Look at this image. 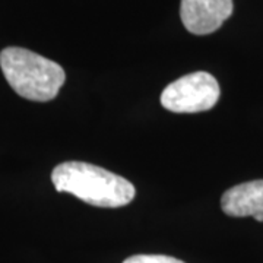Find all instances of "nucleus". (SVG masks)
<instances>
[{
  "label": "nucleus",
  "mask_w": 263,
  "mask_h": 263,
  "mask_svg": "<svg viewBox=\"0 0 263 263\" xmlns=\"http://www.w3.org/2000/svg\"><path fill=\"white\" fill-rule=\"evenodd\" d=\"M233 10V0H181L180 16L189 32L206 35L221 28Z\"/></svg>",
  "instance_id": "nucleus-4"
},
{
  "label": "nucleus",
  "mask_w": 263,
  "mask_h": 263,
  "mask_svg": "<svg viewBox=\"0 0 263 263\" xmlns=\"http://www.w3.org/2000/svg\"><path fill=\"white\" fill-rule=\"evenodd\" d=\"M221 208L228 216H253L263 222V180H253L228 189L221 197Z\"/></svg>",
  "instance_id": "nucleus-5"
},
{
  "label": "nucleus",
  "mask_w": 263,
  "mask_h": 263,
  "mask_svg": "<svg viewBox=\"0 0 263 263\" xmlns=\"http://www.w3.org/2000/svg\"><path fill=\"white\" fill-rule=\"evenodd\" d=\"M123 263H184L176 259V257H170L164 254H136L127 257Z\"/></svg>",
  "instance_id": "nucleus-6"
},
{
  "label": "nucleus",
  "mask_w": 263,
  "mask_h": 263,
  "mask_svg": "<svg viewBox=\"0 0 263 263\" xmlns=\"http://www.w3.org/2000/svg\"><path fill=\"white\" fill-rule=\"evenodd\" d=\"M51 181L57 192L70 193L92 206L120 208L135 197V186L129 180L82 161L59 164L51 173Z\"/></svg>",
  "instance_id": "nucleus-1"
},
{
  "label": "nucleus",
  "mask_w": 263,
  "mask_h": 263,
  "mask_svg": "<svg viewBox=\"0 0 263 263\" xmlns=\"http://www.w3.org/2000/svg\"><path fill=\"white\" fill-rule=\"evenodd\" d=\"M0 67L16 94L38 103L56 98L66 79L62 66L27 48L2 50Z\"/></svg>",
  "instance_id": "nucleus-2"
},
{
  "label": "nucleus",
  "mask_w": 263,
  "mask_h": 263,
  "mask_svg": "<svg viewBox=\"0 0 263 263\" xmlns=\"http://www.w3.org/2000/svg\"><path fill=\"white\" fill-rule=\"evenodd\" d=\"M219 95L221 89L214 76L193 72L171 82L161 94V104L173 113H200L211 110Z\"/></svg>",
  "instance_id": "nucleus-3"
}]
</instances>
